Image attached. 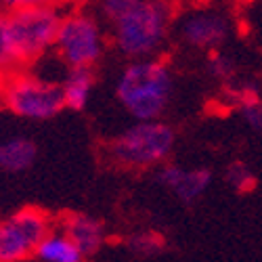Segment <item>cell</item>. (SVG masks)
<instances>
[{
  "instance_id": "10",
  "label": "cell",
  "mask_w": 262,
  "mask_h": 262,
  "mask_svg": "<svg viewBox=\"0 0 262 262\" xmlns=\"http://www.w3.org/2000/svg\"><path fill=\"white\" fill-rule=\"evenodd\" d=\"M63 235L80 250L82 256H93L105 242L103 225L91 216L72 214L63 223Z\"/></svg>"
},
{
  "instance_id": "17",
  "label": "cell",
  "mask_w": 262,
  "mask_h": 262,
  "mask_svg": "<svg viewBox=\"0 0 262 262\" xmlns=\"http://www.w3.org/2000/svg\"><path fill=\"white\" fill-rule=\"evenodd\" d=\"M11 45H9V34H7V17H0V68L11 63Z\"/></svg>"
},
{
  "instance_id": "18",
  "label": "cell",
  "mask_w": 262,
  "mask_h": 262,
  "mask_svg": "<svg viewBox=\"0 0 262 262\" xmlns=\"http://www.w3.org/2000/svg\"><path fill=\"white\" fill-rule=\"evenodd\" d=\"M57 0H0V7H7L11 11L21 9H36V7H51Z\"/></svg>"
},
{
  "instance_id": "1",
  "label": "cell",
  "mask_w": 262,
  "mask_h": 262,
  "mask_svg": "<svg viewBox=\"0 0 262 262\" xmlns=\"http://www.w3.org/2000/svg\"><path fill=\"white\" fill-rule=\"evenodd\" d=\"M172 78L160 61H137L118 80V97L126 112L139 122L158 118L170 99Z\"/></svg>"
},
{
  "instance_id": "13",
  "label": "cell",
  "mask_w": 262,
  "mask_h": 262,
  "mask_svg": "<svg viewBox=\"0 0 262 262\" xmlns=\"http://www.w3.org/2000/svg\"><path fill=\"white\" fill-rule=\"evenodd\" d=\"M36 256L45 262H84L80 250L63 233H51L36 250Z\"/></svg>"
},
{
  "instance_id": "7",
  "label": "cell",
  "mask_w": 262,
  "mask_h": 262,
  "mask_svg": "<svg viewBox=\"0 0 262 262\" xmlns=\"http://www.w3.org/2000/svg\"><path fill=\"white\" fill-rule=\"evenodd\" d=\"M57 47L72 68H89L101 55V32L86 15H70L59 24Z\"/></svg>"
},
{
  "instance_id": "3",
  "label": "cell",
  "mask_w": 262,
  "mask_h": 262,
  "mask_svg": "<svg viewBox=\"0 0 262 262\" xmlns=\"http://www.w3.org/2000/svg\"><path fill=\"white\" fill-rule=\"evenodd\" d=\"M61 19L53 7L13 11L7 17V34L13 61H28L45 53L57 40Z\"/></svg>"
},
{
  "instance_id": "5",
  "label": "cell",
  "mask_w": 262,
  "mask_h": 262,
  "mask_svg": "<svg viewBox=\"0 0 262 262\" xmlns=\"http://www.w3.org/2000/svg\"><path fill=\"white\" fill-rule=\"evenodd\" d=\"M51 235V221L45 212L24 208L0 223V262H21L36 254Z\"/></svg>"
},
{
  "instance_id": "14",
  "label": "cell",
  "mask_w": 262,
  "mask_h": 262,
  "mask_svg": "<svg viewBox=\"0 0 262 262\" xmlns=\"http://www.w3.org/2000/svg\"><path fill=\"white\" fill-rule=\"evenodd\" d=\"M162 248H164V239L158 233H141L130 239V250L139 256L158 254Z\"/></svg>"
},
{
  "instance_id": "12",
  "label": "cell",
  "mask_w": 262,
  "mask_h": 262,
  "mask_svg": "<svg viewBox=\"0 0 262 262\" xmlns=\"http://www.w3.org/2000/svg\"><path fill=\"white\" fill-rule=\"evenodd\" d=\"M93 89V74L89 68H76L65 78L61 91H63V103L72 109H82L89 101Z\"/></svg>"
},
{
  "instance_id": "4",
  "label": "cell",
  "mask_w": 262,
  "mask_h": 262,
  "mask_svg": "<svg viewBox=\"0 0 262 262\" xmlns=\"http://www.w3.org/2000/svg\"><path fill=\"white\" fill-rule=\"evenodd\" d=\"M174 145L172 128L162 122H139L112 145V156L124 166H151L162 162Z\"/></svg>"
},
{
  "instance_id": "19",
  "label": "cell",
  "mask_w": 262,
  "mask_h": 262,
  "mask_svg": "<svg viewBox=\"0 0 262 262\" xmlns=\"http://www.w3.org/2000/svg\"><path fill=\"white\" fill-rule=\"evenodd\" d=\"M244 116H246V122L256 130V133L262 135V105L260 103H246Z\"/></svg>"
},
{
  "instance_id": "6",
  "label": "cell",
  "mask_w": 262,
  "mask_h": 262,
  "mask_svg": "<svg viewBox=\"0 0 262 262\" xmlns=\"http://www.w3.org/2000/svg\"><path fill=\"white\" fill-rule=\"evenodd\" d=\"M5 103L11 112L30 120H49L65 107L61 86L26 76L7 82Z\"/></svg>"
},
{
  "instance_id": "15",
  "label": "cell",
  "mask_w": 262,
  "mask_h": 262,
  "mask_svg": "<svg viewBox=\"0 0 262 262\" xmlns=\"http://www.w3.org/2000/svg\"><path fill=\"white\" fill-rule=\"evenodd\" d=\"M227 181L231 183V187H235L237 191H246L254 185V177L252 172L248 170V166L244 164H233L227 172Z\"/></svg>"
},
{
  "instance_id": "11",
  "label": "cell",
  "mask_w": 262,
  "mask_h": 262,
  "mask_svg": "<svg viewBox=\"0 0 262 262\" xmlns=\"http://www.w3.org/2000/svg\"><path fill=\"white\" fill-rule=\"evenodd\" d=\"M36 160V145L30 139L13 137L0 141V168L7 172H24Z\"/></svg>"
},
{
  "instance_id": "8",
  "label": "cell",
  "mask_w": 262,
  "mask_h": 262,
  "mask_svg": "<svg viewBox=\"0 0 262 262\" xmlns=\"http://www.w3.org/2000/svg\"><path fill=\"white\" fill-rule=\"evenodd\" d=\"M229 36V21L218 13H195L183 24V38L193 47L214 49Z\"/></svg>"
},
{
  "instance_id": "20",
  "label": "cell",
  "mask_w": 262,
  "mask_h": 262,
  "mask_svg": "<svg viewBox=\"0 0 262 262\" xmlns=\"http://www.w3.org/2000/svg\"><path fill=\"white\" fill-rule=\"evenodd\" d=\"M229 70H231L229 59H225V57H214V59H212V72H214V74L225 76V74H229Z\"/></svg>"
},
{
  "instance_id": "16",
  "label": "cell",
  "mask_w": 262,
  "mask_h": 262,
  "mask_svg": "<svg viewBox=\"0 0 262 262\" xmlns=\"http://www.w3.org/2000/svg\"><path fill=\"white\" fill-rule=\"evenodd\" d=\"M137 0H103V13L112 21H118Z\"/></svg>"
},
{
  "instance_id": "2",
  "label": "cell",
  "mask_w": 262,
  "mask_h": 262,
  "mask_svg": "<svg viewBox=\"0 0 262 262\" xmlns=\"http://www.w3.org/2000/svg\"><path fill=\"white\" fill-rule=\"evenodd\" d=\"M116 42L118 47L133 57L154 53L166 36L168 9L156 0H137L118 21Z\"/></svg>"
},
{
  "instance_id": "9",
  "label": "cell",
  "mask_w": 262,
  "mask_h": 262,
  "mask_svg": "<svg viewBox=\"0 0 262 262\" xmlns=\"http://www.w3.org/2000/svg\"><path fill=\"white\" fill-rule=\"evenodd\" d=\"M158 179L164 187H168L170 191L177 193L183 202L191 204L208 189V185L212 181V172L206 168L185 170L181 166H166L160 170Z\"/></svg>"
}]
</instances>
